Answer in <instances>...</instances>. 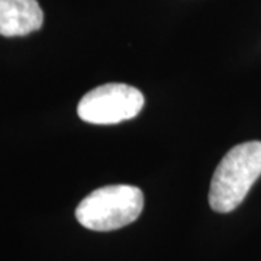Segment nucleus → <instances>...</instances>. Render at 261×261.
I'll return each instance as SVG.
<instances>
[{"label": "nucleus", "mask_w": 261, "mask_h": 261, "mask_svg": "<svg viewBox=\"0 0 261 261\" xmlns=\"http://www.w3.org/2000/svg\"><path fill=\"white\" fill-rule=\"evenodd\" d=\"M261 176V141H250L228 151L216 167L209 189V205L228 214L243 203Z\"/></svg>", "instance_id": "obj_1"}, {"label": "nucleus", "mask_w": 261, "mask_h": 261, "mask_svg": "<svg viewBox=\"0 0 261 261\" xmlns=\"http://www.w3.org/2000/svg\"><path fill=\"white\" fill-rule=\"evenodd\" d=\"M142 209L144 195L141 189L112 185L86 196L75 209V219L87 229L108 232L135 222Z\"/></svg>", "instance_id": "obj_2"}, {"label": "nucleus", "mask_w": 261, "mask_h": 261, "mask_svg": "<svg viewBox=\"0 0 261 261\" xmlns=\"http://www.w3.org/2000/svg\"><path fill=\"white\" fill-rule=\"evenodd\" d=\"M144 102V94L129 84H102L84 94L77 113L89 123L113 125L135 118L142 111Z\"/></svg>", "instance_id": "obj_3"}, {"label": "nucleus", "mask_w": 261, "mask_h": 261, "mask_svg": "<svg viewBox=\"0 0 261 261\" xmlns=\"http://www.w3.org/2000/svg\"><path fill=\"white\" fill-rule=\"evenodd\" d=\"M42 22L44 12L37 0H0V35L25 37Z\"/></svg>", "instance_id": "obj_4"}]
</instances>
